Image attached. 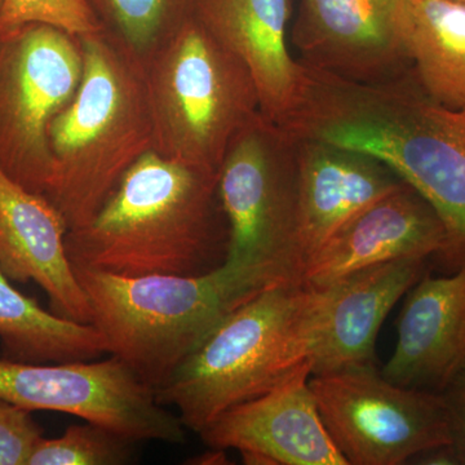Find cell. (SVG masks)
<instances>
[{
  "label": "cell",
  "mask_w": 465,
  "mask_h": 465,
  "mask_svg": "<svg viewBox=\"0 0 465 465\" xmlns=\"http://www.w3.org/2000/svg\"><path fill=\"white\" fill-rule=\"evenodd\" d=\"M327 432L348 465H402L451 442L442 393L401 387L375 366L312 375Z\"/></svg>",
  "instance_id": "9"
},
{
  "label": "cell",
  "mask_w": 465,
  "mask_h": 465,
  "mask_svg": "<svg viewBox=\"0 0 465 465\" xmlns=\"http://www.w3.org/2000/svg\"><path fill=\"white\" fill-rule=\"evenodd\" d=\"M396 349L381 375L401 387L442 393L465 369V266L424 273L407 291Z\"/></svg>",
  "instance_id": "18"
},
{
  "label": "cell",
  "mask_w": 465,
  "mask_h": 465,
  "mask_svg": "<svg viewBox=\"0 0 465 465\" xmlns=\"http://www.w3.org/2000/svg\"><path fill=\"white\" fill-rule=\"evenodd\" d=\"M0 399L27 411L74 415L136 442L186 440L179 415L114 356L51 363L0 357Z\"/></svg>",
  "instance_id": "10"
},
{
  "label": "cell",
  "mask_w": 465,
  "mask_h": 465,
  "mask_svg": "<svg viewBox=\"0 0 465 465\" xmlns=\"http://www.w3.org/2000/svg\"><path fill=\"white\" fill-rule=\"evenodd\" d=\"M0 341L5 356L21 362L92 361L108 345L92 324L74 322L45 311L15 289L0 271Z\"/></svg>",
  "instance_id": "20"
},
{
  "label": "cell",
  "mask_w": 465,
  "mask_h": 465,
  "mask_svg": "<svg viewBox=\"0 0 465 465\" xmlns=\"http://www.w3.org/2000/svg\"><path fill=\"white\" fill-rule=\"evenodd\" d=\"M443 244L445 228L436 211L403 182L323 242L305 262L302 284L322 289L371 266L436 258Z\"/></svg>",
  "instance_id": "12"
},
{
  "label": "cell",
  "mask_w": 465,
  "mask_h": 465,
  "mask_svg": "<svg viewBox=\"0 0 465 465\" xmlns=\"http://www.w3.org/2000/svg\"><path fill=\"white\" fill-rule=\"evenodd\" d=\"M65 220L47 198L0 170V271L9 281L38 284L52 313L91 324L90 305L66 249Z\"/></svg>",
  "instance_id": "14"
},
{
  "label": "cell",
  "mask_w": 465,
  "mask_h": 465,
  "mask_svg": "<svg viewBox=\"0 0 465 465\" xmlns=\"http://www.w3.org/2000/svg\"><path fill=\"white\" fill-rule=\"evenodd\" d=\"M292 137L298 162L296 255L302 275L307 260L330 235L361 210L399 188L403 180L365 153Z\"/></svg>",
  "instance_id": "15"
},
{
  "label": "cell",
  "mask_w": 465,
  "mask_h": 465,
  "mask_svg": "<svg viewBox=\"0 0 465 465\" xmlns=\"http://www.w3.org/2000/svg\"><path fill=\"white\" fill-rule=\"evenodd\" d=\"M208 451L203 452L200 457L193 459V464L201 465H223L228 464V455L226 450L210 448Z\"/></svg>",
  "instance_id": "27"
},
{
  "label": "cell",
  "mask_w": 465,
  "mask_h": 465,
  "mask_svg": "<svg viewBox=\"0 0 465 465\" xmlns=\"http://www.w3.org/2000/svg\"><path fill=\"white\" fill-rule=\"evenodd\" d=\"M217 195L229 232L224 265L262 290L302 284L295 139L260 113L229 146Z\"/></svg>",
  "instance_id": "7"
},
{
  "label": "cell",
  "mask_w": 465,
  "mask_h": 465,
  "mask_svg": "<svg viewBox=\"0 0 465 465\" xmlns=\"http://www.w3.org/2000/svg\"><path fill=\"white\" fill-rule=\"evenodd\" d=\"M74 271L108 354L155 394L223 318L262 291L225 265L192 277Z\"/></svg>",
  "instance_id": "5"
},
{
  "label": "cell",
  "mask_w": 465,
  "mask_h": 465,
  "mask_svg": "<svg viewBox=\"0 0 465 465\" xmlns=\"http://www.w3.org/2000/svg\"><path fill=\"white\" fill-rule=\"evenodd\" d=\"M382 2L424 91L449 108L465 109L464 5L451 0Z\"/></svg>",
  "instance_id": "19"
},
{
  "label": "cell",
  "mask_w": 465,
  "mask_h": 465,
  "mask_svg": "<svg viewBox=\"0 0 465 465\" xmlns=\"http://www.w3.org/2000/svg\"><path fill=\"white\" fill-rule=\"evenodd\" d=\"M84 75L79 36L33 23L0 33V170L45 197L50 186V127Z\"/></svg>",
  "instance_id": "8"
},
{
  "label": "cell",
  "mask_w": 465,
  "mask_h": 465,
  "mask_svg": "<svg viewBox=\"0 0 465 465\" xmlns=\"http://www.w3.org/2000/svg\"><path fill=\"white\" fill-rule=\"evenodd\" d=\"M2 7H3V0H0V12H2Z\"/></svg>",
  "instance_id": "29"
},
{
  "label": "cell",
  "mask_w": 465,
  "mask_h": 465,
  "mask_svg": "<svg viewBox=\"0 0 465 465\" xmlns=\"http://www.w3.org/2000/svg\"><path fill=\"white\" fill-rule=\"evenodd\" d=\"M143 65L154 152L219 173L234 137L262 113L249 69L195 16Z\"/></svg>",
  "instance_id": "6"
},
{
  "label": "cell",
  "mask_w": 465,
  "mask_h": 465,
  "mask_svg": "<svg viewBox=\"0 0 465 465\" xmlns=\"http://www.w3.org/2000/svg\"><path fill=\"white\" fill-rule=\"evenodd\" d=\"M136 443L114 430L85 421L70 425L57 439L43 437L27 465H124L134 460Z\"/></svg>",
  "instance_id": "22"
},
{
  "label": "cell",
  "mask_w": 465,
  "mask_h": 465,
  "mask_svg": "<svg viewBox=\"0 0 465 465\" xmlns=\"http://www.w3.org/2000/svg\"><path fill=\"white\" fill-rule=\"evenodd\" d=\"M305 87L284 130L371 155L436 211L443 269L465 266V109L432 99L414 70L381 82H356L305 65Z\"/></svg>",
  "instance_id": "1"
},
{
  "label": "cell",
  "mask_w": 465,
  "mask_h": 465,
  "mask_svg": "<svg viewBox=\"0 0 465 465\" xmlns=\"http://www.w3.org/2000/svg\"><path fill=\"white\" fill-rule=\"evenodd\" d=\"M312 366L280 387L223 412L200 433L208 448L237 450L250 465H348L312 391Z\"/></svg>",
  "instance_id": "11"
},
{
  "label": "cell",
  "mask_w": 465,
  "mask_h": 465,
  "mask_svg": "<svg viewBox=\"0 0 465 465\" xmlns=\"http://www.w3.org/2000/svg\"><path fill=\"white\" fill-rule=\"evenodd\" d=\"M219 173L146 153L87 224L67 232L76 268L124 277L202 275L224 265Z\"/></svg>",
  "instance_id": "2"
},
{
  "label": "cell",
  "mask_w": 465,
  "mask_h": 465,
  "mask_svg": "<svg viewBox=\"0 0 465 465\" xmlns=\"http://www.w3.org/2000/svg\"><path fill=\"white\" fill-rule=\"evenodd\" d=\"M449 411L450 437L465 465V369L442 391Z\"/></svg>",
  "instance_id": "25"
},
{
  "label": "cell",
  "mask_w": 465,
  "mask_h": 465,
  "mask_svg": "<svg viewBox=\"0 0 465 465\" xmlns=\"http://www.w3.org/2000/svg\"><path fill=\"white\" fill-rule=\"evenodd\" d=\"M291 41L304 65L349 81H387L412 67L382 0H302Z\"/></svg>",
  "instance_id": "13"
},
{
  "label": "cell",
  "mask_w": 465,
  "mask_h": 465,
  "mask_svg": "<svg viewBox=\"0 0 465 465\" xmlns=\"http://www.w3.org/2000/svg\"><path fill=\"white\" fill-rule=\"evenodd\" d=\"M409 464L463 465L460 455L451 442L433 446L410 459Z\"/></svg>",
  "instance_id": "26"
},
{
  "label": "cell",
  "mask_w": 465,
  "mask_h": 465,
  "mask_svg": "<svg viewBox=\"0 0 465 465\" xmlns=\"http://www.w3.org/2000/svg\"><path fill=\"white\" fill-rule=\"evenodd\" d=\"M322 292L266 287L216 324L157 391L186 430L200 434L223 412L280 387L311 363Z\"/></svg>",
  "instance_id": "4"
},
{
  "label": "cell",
  "mask_w": 465,
  "mask_h": 465,
  "mask_svg": "<svg viewBox=\"0 0 465 465\" xmlns=\"http://www.w3.org/2000/svg\"><path fill=\"white\" fill-rule=\"evenodd\" d=\"M43 430L32 411L0 399V465H27Z\"/></svg>",
  "instance_id": "24"
},
{
  "label": "cell",
  "mask_w": 465,
  "mask_h": 465,
  "mask_svg": "<svg viewBox=\"0 0 465 465\" xmlns=\"http://www.w3.org/2000/svg\"><path fill=\"white\" fill-rule=\"evenodd\" d=\"M33 23L56 26L75 36L103 30L84 0H3L0 33Z\"/></svg>",
  "instance_id": "23"
},
{
  "label": "cell",
  "mask_w": 465,
  "mask_h": 465,
  "mask_svg": "<svg viewBox=\"0 0 465 465\" xmlns=\"http://www.w3.org/2000/svg\"><path fill=\"white\" fill-rule=\"evenodd\" d=\"M425 268L424 259L397 260L318 289L322 304L311 353L312 375L375 366L382 322Z\"/></svg>",
  "instance_id": "16"
},
{
  "label": "cell",
  "mask_w": 465,
  "mask_h": 465,
  "mask_svg": "<svg viewBox=\"0 0 465 465\" xmlns=\"http://www.w3.org/2000/svg\"><path fill=\"white\" fill-rule=\"evenodd\" d=\"M451 2L458 3V5H464L465 7V0H451Z\"/></svg>",
  "instance_id": "28"
},
{
  "label": "cell",
  "mask_w": 465,
  "mask_h": 465,
  "mask_svg": "<svg viewBox=\"0 0 465 465\" xmlns=\"http://www.w3.org/2000/svg\"><path fill=\"white\" fill-rule=\"evenodd\" d=\"M194 16L249 69L262 114L286 124L305 85V66L289 50L291 0H198Z\"/></svg>",
  "instance_id": "17"
},
{
  "label": "cell",
  "mask_w": 465,
  "mask_h": 465,
  "mask_svg": "<svg viewBox=\"0 0 465 465\" xmlns=\"http://www.w3.org/2000/svg\"><path fill=\"white\" fill-rule=\"evenodd\" d=\"M104 30L146 60L194 16L198 0H84Z\"/></svg>",
  "instance_id": "21"
},
{
  "label": "cell",
  "mask_w": 465,
  "mask_h": 465,
  "mask_svg": "<svg viewBox=\"0 0 465 465\" xmlns=\"http://www.w3.org/2000/svg\"><path fill=\"white\" fill-rule=\"evenodd\" d=\"M84 75L50 127L52 173L45 198L69 231L87 224L131 167L154 150L145 65L116 36H79Z\"/></svg>",
  "instance_id": "3"
}]
</instances>
